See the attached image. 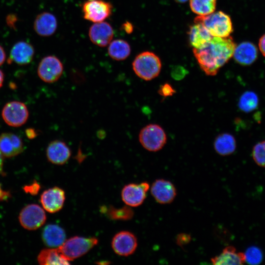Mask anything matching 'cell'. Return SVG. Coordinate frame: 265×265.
Here are the masks:
<instances>
[{
	"label": "cell",
	"mask_w": 265,
	"mask_h": 265,
	"mask_svg": "<svg viewBox=\"0 0 265 265\" xmlns=\"http://www.w3.org/2000/svg\"><path fill=\"white\" fill-rule=\"evenodd\" d=\"M236 46L231 36L213 37L201 48L193 49V53L203 71L213 76L233 56Z\"/></svg>",
	"instance_id": "obj_1"
},
{
	"label": "cell",
	"mask_w": 265,
	"mask_h": 265,
	"mask_svg": "<svg viewBox=\"0 0 265 265\" xmlns=\"http://www.w3.org/2000/svg\"><path fill=\"white\" fill-rule=\"evenodd\" d=\"M194 23L203 25L212 37H227L233 31L230 16L221 11L207 16H198L194 19Z\"/></svg>",
	"instance_id": "obj_2"
},
{
	"label": "cell",
	"mask_w": 265,
	"mask_h": 265,
	"mask_svg": "<svg viewBox=\"0 0 265 265\" xmlns=\"http://www.w3.org/2000/svg\"><path fill=\"white\" fill-rule=\"evenodd\" d=\"M132 69L139 78L146 81L157 77L161 68L160 58L154 53L146 51L138 54L132 63Z\"/></svg>",
	"instance_id": "obj_3"
},
{
	"label": "cell",
	"mask_w": 265,
	"mask_h": 265,
	"mask_svg": "<svg viewBox=\"0 0 265 265\" xmlns=\"http://www.w3.org/2000/svg\"><path fill=\"white\" fill-rule=\"evenodd\" d=\"M98 243L95 237L74 236L65 240L57 248L63 258L71 261L87 253Z\"/></svg>",
	"instance_id": "obj_4"
},
{
	"label": "cell",
	"mask_w": 265,
	"mask_h": 265,
	"mask_svg": "<svg viewBox=\"0 0 265 265\" xmlns=\"http://www.w3.org/2000/svg\"><path fill=\"white\" fill-rule=\"evenodd\" d=\"M138 139L144 149L150 152H157L165 145L167 136L164 130L159 125L150 124L140 130Z\"/></svg>",
	"instance_id": "obj_5"
},
{
	"label": "cell",
	"mask_w": 265,
	"mask_h": 265,
	"mask_svg": "<svg viewBox=\"0 0 265 265\" xmlns=\"http://www.w3.org/2000/svg\"><path fill=\"white\" fill-rule=\"evenodd\" d=\"M63 65L56 56L49 55L42 58L40 62L37 74L44 82L53 83L57 81L63 72Z\"/></svg>",
	"instance_id": "obj_6"
},
{
	"label": "cell",
	"mask_w": 265,
	"mask_h": 265,
	"mask_svg": "<svg viewBox=\"0 0 265 265\" xmlns=\"http://www.w3.org/2000/svg\"><path fill=\"white\" fill-rule=\"evenodd\" d=\"M1 114L3 120L7 125L17 127L26 122L28 117V111L24 103L12 101L4 106Z\"/></svg>",
	"instance_id": "obj_7"
},
{
	"label": "cell",
	"mask_w": 265,
	"mask_h": 265,
	"mask_svg": "<svg viewBox=\"0 0 265 265\" xmlns=\"http://www.w3.org/2000/svg\"><path fill=\"white\" fill-rule=\"evenodd\" d=\"M46 220L45 211L37 204H30L26 206L19 215L21 225L29 230L37 229L45 223Z\"/></svg>",
	"instance_id": "obj_8"
},
{
	"label": "cell",
	"mask_w": 265,
	"mask_h": 265,
	"mask_svg": "<svg viewBox=\"0 0 265 265\" xmlns=\"http://www.w3.org/2000/svg\"><path fill=\"white\" fill-rule=\"evenodd\" d=\"M112 9L109 2L103 0H90L82 6L84 19L94 23L103 22L109 17Z\"/></svg>",
	"instance_id": "obj_9"
},
{
	"label": "cell",
	"mask_w": 265,
	"mask_h": 265,
	"mask_svg": "<svg viewBox=\"0 0 265 265\" xmlns=\"http://www.w3.org/2000/svg\"><path fill=\"white\" fill-rule=\"evenodd\" d=\"M150 187L148 182L129 184L124 186L121 191L123 201L126 205L136 207L141 205L146 198Z\"/></svg>",
	"instance_id": "obj_10"
},
{
	"label": "cell",
	"mask_w": 265,
	"mask_h": 265,
	"mask_svg": "<svg viewBox=\"0 0 265 265\" xmlns=\"http://www.w3.org/2000/svg\"><path fill=\"white\" fill-rule=\"evenodd\" d=\"M111 246L114 252L122 256L132 254L137 246L135 236L127 231L117 233L112 239Z\"/></svg>",
	"instance_id": "obj_11"
},
{
	"label": "cell",
	"mask_w": 265,
	"mask_h": 265,
	"mask_svg": "<svg viewBox=\"0 0 265 265\" xmlns=\"http://www.w3.org/2000/svg\"><path fill=\"white\" fill-rule=\"evenodd\" d=\"M65 200L64 190L57 186L46 190L40 197V202L43 208L50 213L59 211L63 207Z\"/></svg>",
	"instance_id": "obj_12"
},
{
	"label": "cell",
	"mask_w": 265,
	"mask_h": 265,
	"mask_svg": "<svg viewBox=\"0 0 265 265\" xmlns=\"http://www.w3.org/2000/svg\"><path fill=\"white\" fill-rule=\"evenodd\" d=\"M151 193L155 200L161 204H167L174 200L176 189L169 181L164 179L156 180L152 185Z\"/></svg>",
	"instance_id": "obj_13"
},
{
	"label": "cell",
	"mask_w": 265,
	"mask_h": 265,
	"mask_svg": "<svg viewBox=\"0 0 265 265\" xmlns=\"http://www.w3.org/2000/svg\"><path fill=\"white\" fill-rule=\"evenodd\" d=\"M89 37L91 41L99 47H106L111 42L114 32L111 25L106 22L95 23L90 27Z\"/></svg>",
	"instance_id": "obj_14"
},
{
	"label": "cell",
	"mask_w": 265,
	"mask_h": 265,
	"mask_svg": "<svg viewBox=\"0 0 265 265\" xmlns=\"http://www.w3.org/2000/svg\"><path fill=\"white\" fill-rule=\"evenodd\" d=\"M71 150L63 141L55 140L51 142L46 150L48 160L56 165H63L70 159Z\"/></svg>",
	"instance_id": "obj_15"
},
{
	"label": "cell",
	"mask_w": 265,
	"mask_h": 265,
	"mask_svg": "<svg viewBox=\"0 0 265 265\" xmlns=\"http://www.w3.org/2000/svg\"><path fill=\"white\" fill-rule=\"evenodd\" d=\"M24 150L21 138L12 133H3L0 135V152L5 157L18 155Z\"/></svg>",
	"instance_id": "obj_16"
},
{
	"label": "cell",
	"mask_w": 265,
	"mask_h": 265,
	"mask_svg": "<svg viewBox=\"0 0 265 265\" xmlns=\"http://www.w3.org/2000/svg\"><path fill=\"white\" fill-rule=\"evenodd\" d=\"M34 54V50L31 44L19 41L12 48L8 61L18 65H26L32 61Z\"/></svg>",
	"instance_id": "obj_17"
},
{
	"label": "cell",
	"mask_w": 265,
	"mask_h": 265,
	"mask_svg": "<svg viewBox=\"0 0 265 265\" xmlns=\"http://www.w3.org/2000/svg\"><path fill=\"white\" fill-rule=\"evenodd\" d=\"M57 26V20L55 16L47 12L38 15L33 24V28L36 33L44 37L53 35L56 31Z\"/></svg>",
	"instance_id": "obj_18"
},
{
	"label": "cell",
	"mask_w": 265,
	"mask_h": 265,
	"mask_svg": "<svg viewBox=\"0 0 265 265\" xmlns=\"http://www.w3.org/2000/svg\"><path fill=\"white\" fill-rule=\"evenodd\" d=\"M257 56L256 47L249 42H243L236 46L233 55L235 60L243 66L252 64L256 60Z\"/></svg>",
	"instance_id": "obj_19"
},
{
	"label": "cell",
	"mask_w": 265,
	"mask_h": 265,
	"mask_svg": "<svg viewBox=\"0 0 265 265\" xmlns=\"http://www.w3.org/2000/svg\"><path fill=\"white\" fill-rule=\"evenodd\" d=\"M213 265H242L245 263L244 253L238 252L233 246L225 247L220 254L211 259Z\"/></svg>",
	"instance_id": "obj_20"
},
{
	"label": "cell",
	"mask_w": 265,
	"mask_h": 265,
	"mask_svg": "<svg viewBox=\"0 0 265 265\" xmlns=\"http://www.w3.org/2000/svg\"><path fill=\"white\" fill-rule=\"evenodd\" d=\"M65 230L56 224H49L42 231V238L44 243L50 247H58L66 240Z\"/></svg>",
	"instance_id": "obj_21"
},
{
	"label": "cell",
	"mask_w": 265,
	"mask_h": 265,
	"mask_svg": "<svg viewBox=\"0 0 265 265\" xmlns=\"http://www.w3.org/2000/svg\"><path fill=\"white\" fill-rule=\"evenodd\" d=\"M188 40L193 49H199L209 42L213 37L203 25L194 23L190 26Z\"/></svg>",
	"instance_id": "obj_22"
},
{
	"label": "cell",
	"mask_w": 265,
	"mask_h": 265,
	"mask_svg": "<svg viewBox=\"0 0 265 265\" xmlns=\"http://www.w3.org/2000/svg\"><path fill=\"white\" fill-rule=\"evenodd\" d=\"M216 152L221 156H228L233 154L236 149L235 137L229 133H223L218 135L213 143Z\"/></svg>",
	"instance_id": "obj_23"
},
{
	"label": "cell",
	"mask_w": 265,
	"mask_h": 265,
	"mask_svg": "<svg viewBox=\"0 0 265 265\" xmlns=\"http://www.w3.org/2000/svg\"><path fill=\"white\" fill-rule=\"evenodd\" d=\"M109 56L116 61L126 59L131 53V47L129 44L122 39H116L111 41L108 47Z\"/></svg>",
	"instance_id": "obj_24"
},
{
	"label": "cell",
	"mask_w": 265,
	"mask_h": 265,
	"mask_svg": "<svg viewBox=\"0 0 265 265\" xmlns=\"http://www.w3.org/2000/svg\"><path fill=\"white\" fill-rule=\"evenodd\" d=\"M37 260L42 265H69V261L66 260L60 253L58 248L45 249L39 254Z\"/></svg>",
	"instance_id": "obj_25"
},
{
	"label": "cell",
	"mask_w": 265,
	"mask_h": 265,
	"mask_svg": "<svg viewBox=\"0 0 265 265\" xmlns=\"http://www.w3.org/2000/svg\"><path fill=\"white\" fill-rule=\"evenodd\" d=\"M189 5L193 13L204 16L214 12L216 0H189Z\"/></svg>",
	"instance_id": "obj_26"
},
{
	"label": "cell",
	"mask_w": 265,
	"mask_h": 265,
	"mask_svg": "<svg viewBox=\"0 0 265 265\" xmlns=\"http://www.w3.org/2000/svg\"><path fill=\"white\" fill-rule=\"evenodd\" d=\"M101 210L105 212L107 216L113 220H127L131 219L133 216V212L129 206L121 208H115L109 206L108 208L102 207Z\"/></svg>",
	"instance_id": "obj_27"
},
{
	"label": "cell",
	"mask_w": 265,
	"mask_h": 265,
	"mask_svg": "<svg viewBox=\"0 0 265 265\" xmlns=\"http://www.w3.org/2000/svg\"><path fill=\"white\" fill-rule=\"evenodd\" d=\"M259 103L257 94L252 91H246L240 96L238 107L243 112H249L255 109Z\"/></svg>",
	"instance_id": "obj_28"
},
{
	"label": "cell",
	"mask_w": 265,
	"mask_h": 265,
	"mask_svg": "<svg viewBox=\"0 0 265 265\" xmlns=\"http://www.w3.org/2000/svg\"><path fill=\"white\" fill-rule=\"evenodd\" d=\"M245 262L250 265H258L263 259V252L258 247L252 246L248 247L244 253Z\"/></svg>",
	"instance_id": "obj_29"
},
{
	"label": "cell",
	"mask_w": 265,
	"mask_h": 265,
	"mask_svg": "<svg viewBox=\"0 0 265 265\" xmlns=\"http://www.w3.org/2000/svg\"><path fill=\"white\" fill-rule=\"evenodd\" d=\"M252 156L257 165L265 168V140L257 143L254 146Z\"/></svg>",
	"instance_id": "obj_30"
},
{
	"label": "cell",
	"mask_w": 265,
	"mask_h": 265,
	"mask_svg": "<svg viewBox=\"0 0 265 265\" xmlns=\"http://www.w3.org/2000/svg\"><path fill=\"white\" fill-rule=\"evenodd\" d=\"M158 92L161 96L166 98L173 96L176 91L170 84L165 83L160 85Z\"/></svg>",
	"instance_id": "obj_31"
},
{
	"label": "cell",
	"mask_w": 265,
	"mask_h": 265,
	"mask_svg": "<svg viewBox=\"0 0 265 265\" xmlns=\"http://www.w3.org/2000/svg\"><path fill=\"white\" fill-rule=\"evenodd\" d=\"M190 239L191 237L189 235L186 233H181L177 236L176 242L178 245L182 246L188 244Z\"/></svg>",
	"instance_id": "obj_32"
},
{
	"label": "cell",
	"mask_w": 265,
	"mask_h": 265,
	"mask_svg": "<svg viewBox=\"0 0 265 265\" xmlns=\"http://www.w3.org/2000/svg\"><path fill=\"white\" fill-rule=\"evenodd\" d=\"M259 47L262 54L265 57V34L260 38L259 42Z\"/></svg>",
	"instance_id": "obj_33"
},
{
	"label": "cell",
	"mask_w": 265,
	"mask_h": 265,
	"mask_svg": "<svg viewBox=\"0 0 265 265\" xmlns=\"http://www.w3.org/2000/svg\"><path fill=\"white\" fill-rule=\"evenodd\" d=\"M10 195L8 191L3 190L0 185V201H3L7 199Z\"/></svg>",
	"instance_id": "obj_34"
},
{
	"label": "cell",
	"mask_w": 265,
	"mask_h": 265,
	"mask_svg": "<svg viewBox=\"0 0 265 265\" xmlns=\"http://www.w3.org/2000/svg\"><path fill=\"white\" fill-rule=\"evenodd\" d=\"M6 58V54L3 48L0 45V66L4 62Z\"/></svg>",
	"instance_id": "obj_35"
},
{
	"label": "cell",
	"mask_w": 265,
	"mask_h": 265,
	"mask_svg": "<svg viewBox=\"0 0 265 265\" xmlns=\"http://www.w3.org/2000/svg\"><path fill=\"white\" fill-rule=\"evenodd\" d=\"M0 174L4 175L3 171V158L2 155L0 152Z\"/></svg>",
	"instance_id": "obj_36"
},
{
	"label": "cell",
	"mask_w": 265,
	"mask_h": 265,
	"mask_svg": "<svg viewBox=\"0 0 265 265\" xmlns=\"http://www.w3.org/2000/svg\"><path fill=\"white\" fill-rule=\"evenodd\" d=\"M4 80V75L2 71L0 69V88L2 85Z\"/></svg>",
	"instance_id": "obj_37"
},
{
	"label": "cell",
	"mask_w": 265,
	"mask_h": 265,
	"mask_svg": "<svg viewBox=\"0 0 265 265\" xmlns=\"http://www.w3.org/2000/svg\"><path fill=\"white\" fill-rule=\"evenodd\" d=\"M176 2L179 3H184L186 2L188 0H175Z\"/></svg>",
	"instance_id": "obj_38"
}]
</instances>
